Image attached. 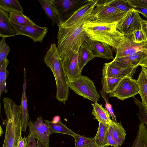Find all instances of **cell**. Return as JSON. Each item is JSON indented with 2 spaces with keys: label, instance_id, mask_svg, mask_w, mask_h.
Returning a JSON list of instances; mask_svg holds the SVG:
<instances>
[{
  "label": "cell",
  "instance_id": "5b68a950",
  "mask_svg": "<svg viewBox=\"0 0 147 147\" xmlns=\"http://www.w3.org/2000/svg\"><path fill=\"white\" fill-rule=\"evenodd\" d=\"M69 88L76 94L94 102L100 98L94 83L88 76L81 75L67 81Z\"/></svg>",
  "mask_w": 147,
  "mask_h": 147
},
{
  "label": "cell",
  "instance_id": "7402d4cb",
  "mask_svg": "<svg viewBox=\"0 0 147 147\" xmlns=\"http://www.w3.org/2000/svg\"><path fill=\"white\" fill-rule=\"evenodd\" d=\"M109 125L102 122H99L98 129L94 137L97 147H106L108 146V136Z\"/></svg>",
  "mask_w": 147,
  "mask_h": 147
},
{
  "label": "cell",
  "instance_id": "ee69618b",
  "mask_svg": "<svg viewBox=\"0 0 147 147\" xmlns=\"http://www.w3.org/2000/svg\"><path fill=\"white\" fill-rule=\"evenodd\" d=\"M139 65L147 69V55L140 62Z\"/></svg>",
  "mask_w": 147,
  "mask_h": 147
},
{
  "label": "cell",
  "instance_id": "5bb4252c",
  "mask_svg": "<svg viewBox=\"0 0 147 147\" xmlns=\"http://www.w3.org/2000/svg\"><path fill=\"white\" fill-rule=\"evenodd\" d=\"M116 50V53L115 58L131 55L140 51L147 50L144 47V42L140 44L134 42L131 36H126Z\"/></svg>",
  "mask_w": 147,
  "mask_h": 147
},
{
  "label": "cell",
  "instance_id": "4dcf8cb0",
  "mask_svg": "<svg viewBox=\"0 0 147 147\" xmlns=\"http://www.w3.org/2000/svg\"><path fill=\"white\" fill-rule=\"evenodd\" d=\"M9 63V61L6 58L0 65V96L3 92H7L6 87V79L9 72L7 70V67Z\"/></svg>",
  "mask_w": 147,
  "mask_h": 147
},
{
  "label": "cell",
  "instance_id": "f6af8a7d",
  "mask_svg": "<svg viewBox=\"0 0 147 147\" xmlns=\"http://www.w3.org/2000/svg\"><path fill=\"white\" fill-rule=\"evenodd\" d=\"M37 147H48L43 144L39 140H37Z\"/></svg>",
  "mask_w": 147,
  "mask_h": 147
},
{
  "label": "cell",
  "instance_id": "d4e9b609",
  "mask_svg": "<svg viewBox=\"0 0 147 147\" xmlns=\"http://www.w3.org/2000/svg\"><path fill=\"white\" fill-rule=\"evenodd\" d=\"M109 125L115 139L118 145L121 146L125 139L126 130L121 121L117 123L111 120Z\"/></svg>",
  "mask_w": 147,
  "mask_h": 147
},
{
  "label": "cell",
  "instance_id": "30bf717a",
  "mask_svg": "<svg viewBox=\"0 0 147 147\" xmlns=\"http://www.w3.org/2000/svg\"><path fill=\"white\" fill-rule=\"evenodd\" d=\"M139 65L127 67L119 65L116 61L113 60L104 64L102 70L104 77L114 78H123L128 76L132 77Z\"/></svg>",
  "mask_w": 147,
  "mask_h": 147
},
{
  "label": "cell",
  "instance_id": "f35d334b",
  "mask_svg": "<svg viewBox=\"0 0 147 147\" xmlns=\"http://www.w3.org/2000/svg\"><path fill=\"white\" fill-rule=\"evenodd\" d=\"M108 146H111L114 147H120L112 134L111 129L109 126L107 139Z\"/></svg>",
  "mask_w": 147,
  "mask_h": 147
},
{
  "label": "cell",
  "instance_id": "cb8c5ba5",
  "mask_svg": "<svg viewBox=\"0 0 147 147\" xmlns=\"http://www.w3.org/2000/svg\"><path fill=\"white\" fill-rule=\"evenodd\" d=\"M92 105L93 108L92 114L98 122L109 124L111 119L108 111L97 102H94Z\"/></svg>",
  "mask_w": 147,
  "mask_h": 147
},
{
  "label": "cell",
  "instance_id": "9c48e42d",
  "mask_svg": "<svg viewBox=\"0 0 147 147\" xmlns=\"http://www.w3.org/2000/svg\"><path fill=\"white\" fill-rule=\"evenodd\" d=\"M139 93L137 80L127 76L119 82L114 90L109 94L110 97H116L123 100Z\"/></svg>",
  "mask_w": 147,
  "mask_h": 147
},
{
  "label": "cell",
  "instance_id": "83f0119b",
  "mask_svg": "<svg viewBox=\"0 0 147 147\" xmlns=\"http://www.w3.org/2000/svg\"><path fill=\"white\" fill-rule=\"evenodd\" d=\"M38 1L47 17L51 20L53 26H54L56 24L58 26L60 23L51 0H38Z\"/></svg>",
  "mask_w": 147,
  "mask_h": 147
},
{
  "label": "cell",
  "instance_id": "ba28073f",
  "mask_svg": "<svg viewBox=\"0 0 147 147\" xmlns=\"http://www.w3.org/2000/svg\"><path fill=\"white\" fill-rule=\"evenodd\" d=\"M142 19L139 13L132 8L117 23V29L126 36H131L135 31L141 29Z\"/></svg>",
  "mask_w": 147,
  "mask_h": 147
},
{
  "label": "cell",
  "instance_id": "44dd1931",
  "mask_svg": "<svg viewBox=\"0 0 147 147\" xmlns=\"http://www.w3.org/2000/svg\"><path fill=\"white\" fill-rule=\"evenodd\" d=\"M94 57L90 46L84 41L78 52V62L81 72L86 65Z\"/></svg>",
  "mask_w": 147,
  "mask_h": 147
},
{
  "label": "cell",
  "instance_id": "1f68e13d",
  "mask_svg": "<svg viewBox=\"0 0 147 147\" xmlns=\"http://www.w3.org/2000/svg\"><path fill=\"white\" fill-rule=\"evenodd\" d=\"M73 137L74 139V147H97L94 138L86 137L76 133Z\"/></svg>",
  "mask_w": 147,
  "mask_h": 147
},
{
  "label": "cell",
  "instance_id": "8d00e7d4",
  "mask_svg": "<svg viewBox=\"0 0 147 147\" xmlns=\"http://www.w3.org/2000/svg\"><path fill=\"white\" fill-rule=\"evenodd\" d=\"M100 94L105 102V108L111 116L112 120L115 122H117L116 117L115 115L112 105L110 103L108 100L107 94L102 92L101 90L100 92Z\"/></svg>",
  "mask_w": 147,
  "mask_h": 147
},
{
  "label": "cell",
  "instance_id": "8fae6325",
  "mask_svg": "<svg viewBox=\"0 0 147 147\" xmlns=\"http://www.w3.org/2000/svg\"><path fill=\"white\" fill-rule=\"evenodd\" d=\"M98 0H88V1L75 11L64 23L59 25L65 28L72 27L91 15Z\"/></svg>",
  "mask_w": 147,
  "mask_h": 147
},
{
  "label": "cell",
  "instance_id": "d6986e66",
  "mask_svg": "<svg viewBox=\"0 0 147 147\" xmlns=\"http://www.w3.org/2000/svg\"><path fill=\"white\" fill-rule=\"evenodd\" d=\"M137 80L141 103L147 111V69L141 67V71Z\"/></svg>",
  "mask_w": 147,
  "mask_h": 147
},
{
  "label": "cell",
  "instance_id": "e0dca14e",
  "mask_svg": "<svg viewBox=\"0 0 147 147\" xmlns=\"http://www.w3.org/2000/svg\"><path fill=\"white\" fill-rule=\"evenodd\" d=\"M18 35L12 26L8 13L0 8V37L5 38Z\"/></svg>",
  "mask_w": 147,
  "mask_h": 147
},
{
  "label": "cell",
  "instance_id": "f1b7e54d",
  "mask_svg": "<svg viewBox=\"0 0 147 147\" xmlns=\"http://www.w3.org/2000/svg\"><path fill=\"white\" fill-rule=\"evenodd\" d=\"M0 8L9 13L13 12L23 11L20 3L17 0H0Z\"/></svg>",
  "mask_w": 147,
  "mask_h": 147
},
{
  "label": "cell",
  "instance_id": "74e56055",
  "mask_svg": "<svg viewBox=\"0 0 147 147\" xmlns=\"http://www.w3.org/2000/svg\"><path fill=\"white\" fill-rule=\"evenodd\" d=\"M131 7H138L147 9V0H126Z\"/></svg>",
  "mask_w": 147,
  "mask_h": 147
},
{
  "label": "cell",
  "instance_id": "9a60e30c",
  "mask_svg": "<svg viewBox=\"0 0 147 147\" xmlns=\"http://www.w3.org/2000/svg\"><path fill=\"white\" fill-rule=\"evenodd\" d=\"M62 61L63 68L68 80L81 75L78 62V53L70 52Z\"/></svg>",
  "mask_w": 147,
  "mask_h": 147
},
{
  "label": "cell",
  "instance_id": "4316f807",
  "mask_svg": "<svg viewBox=\"0 0 147 147\" xmlns=\"http://www.w3.org/2000/svg\"><path fill=\"white\" fill-rule=\"evenodd\" d=\"M9 18L11 22L19 26H32L36 24L28 17L24 15L22 12H11L9 14Z\"/></svg>",
  "mask_w": 147,
  "mask_h": 147
},
{
  "label": "cell",
  "instance_id": "603a6c76",
  "mask_svg": "<svg viewBox=\"0 0 147 147\" xmlns=\"http://www.w3.org/2000/svg\"><path fill=\"white\" fill-rule=\"evenodd\" d=\"M45 123L49 127L51 134L58 133L69 135L73 136L76 134L72 131L63 124L60 119L57 121L44 120Z\"/></svg>",
  "mask_w": 147,
  "mask_h": 147
},
{
  "label": "cell",
  "instance_id": "b9f144b4",
  "mask_svg": "<svg viewBox=\"0 0 147 147\" xmlns=\"http://www.w3.org/2000/svg\"><path fill=\"white\" fill-rule=\"evenodd\" d=\"M134 9L140 13L145 17L147 18V9L138 7H132Z\"/></svg>",
  "mask_w": 147,
  "mask_h": 147
},
{
  "label": "cell",
  "instance_id": "f546056e",
  "mask_svg": "<svg viewBox=\"0 0 147 147\" xmlns=\"http://www.w3.org/2000/svg\"><path fill=\"white\" fill-rule=\"evenodd\" d=\"M123 78H115L103 77L101 81L102 85L101 91L107 94H110L114 90Z\"/></svg>",
  "mask_w": 147,
  "mask_h": 147
},
{
  "label": "cell",
  "instance_id": "484cf974",
  "mask_svg": "<svg viewBox=\"0 0 147 147\" xmlns=\"http://www.w3.org/2000/svg\"><path fill=\"white\" fill-rule=\"evenodd\" d=\"M132 147H147V128L140 122L136 137Z\"/></svg>",
  "mask_w": 147,
  "mask_h": 147
},
{
  "label": "cell",
  "instance_id": "ffe728a7",
  "mask_svg": "<svg viewBox=\"0 0 147 147\" xmlns=\"http://www.w3.org/2000/svg\"><path fill=\"white\" fill-rule=\"evenodd\" d=\"M24 83L21 103L20 105L22 116V131L25 132L28 126L29 114L28 110L27 101L26 95V70L24 69Z\"/></svg>",
  "mask_w": 147,
  "mask_h": 147
},
{
  "label": "cell",
  "instance_id": "bcb514c9",
  "mask_svg": "<svg viewBox=\"0 0 147 147\" xmlns=\"http://www.w3.org/2000/svg\"><path fill=\"white\" fill-rule=\"evenodd\" d=\"M144 46L145 49L147 50V40L144 42Z\"/></svg>",
  "mask_w": 147,
  "mask_h": 147
},
{
  "label": "cell",
  "instance_id": "3957f363",
  "mask_svg": "<svg viewBox=\"0 0 147 147\" xmlns=\"http://www.w3.org/2000/svg\"><path fill=\"white\" fill-rule=\"evenodd\" d=\"M6 117V130L2 147H16L22 136V116L21 106L11 98H3Z\"/></svg>",
  "mask_w": 147,
  "mask_h": 147
},
{
  "label": "cell",
  "instance_id": "60d3db41",
  "mask_svg": "<svg viewBox=\"0 0 147 147\" xmlns=\"http://www.w3.org/2000/svg\"><path fill=\"white\" fill-rule=\"evenodd\" d=\"M141 30L147 38V20L142 19L141 22Z\"/></svg>",
  "mask_w": 147,
  "mask_h": 147
},
{
  "label": "cell",
  "instance_id": "277c9868",
  "mask_svg": "<svg viewBox=\"0 0 147 147\" xmlns=\"http://www.w3.org/2000/svg\"><path fill=\"white\" fill-rule=\"evenodd\" d=\"M47 66L51 70L56 85L55 97L59 102L65 104L69 94L67 79L64 71L61 59L55 43L51 44L44 58Z\"/></svg>",
  "mask_w": 147,
  "mask_h": 147
},
{
  "label": "cell",
  "instance_id": "ac0fdd59",
  "mask_svg": "<svg viewBox=\"0 0 147 147\" xmlns=\"http://www.w3.org/2000/svg\"><path fill=\"white\" fill-rule=\"evenodd\" d=\"M147 55V50L140 51L131 55L114 58L113 60L120 66L127 67L139 65L140 62Z\"/></svg>",
  "mask_w": 147,
  "mask_h": 147
},
{
  "label": "cell",
  "instance_id": "d590c367",
  "mask_svg": "<svg viewBox=\"0 0 147 147\" xmlns=\"http://www.w3.org/2000/svg\"><path fill=\"white\" fill-rule=\"evenodd\" d=\"M133 41L135 43L140 44L147 40V38L141 30L135 31L131 35Z\"/></svg>",
  "mask_w": 147,
  "mask_h": 147
},
{
  "label": "cell",
  "instance_id": "d6a6232c",
  "mask_svg": "<svg viewBox=\"0 0 147 147\" xmlns=\"http://www.w3.org/2000/svg\"><path fill=\"white\" fill-rule=\"evenodd\" d=\"M104 1L107 4L123 12L127 13L132 8L129 5L126 0H106Z\"/></svg>",
  "mask_w": 147,
  "mask_h": 147
},
{
  "label": "cell",
  "instance_id": "ab89813d",
  "mask_svg": "<svg viewBox=\"0 0 147 147\" xmlns=\"http://www.w3.org/2000/svg\"><path fill=\"white\" fill-rule=\"evenodd\" d=\"M35 138L30 132L26 137V147H37V144L35 141Z\"/></svg>",
  "mask_w": 147,
  "mask_h": 147
},
{
  "label": "cell",
  "instance_id": "8992f818",
  "mask_svg": "<svg viewBox=\"0 0 147 147\" xmlns=\"http://www.w3.org/2000/svg\"><path fill=\"white\" fill-rule=\"evenodd\" d=\"M127 13L122 12L115 7L109 5L106 3L104 0H98L91 15L93 18L92 20L111 23L119 22Z\"/></svg>",
  "mask_w": 147,
  "mask_h": 147
},
{
  "label": "cell",
  "instance_id": "6da1fadb",
  "mask_svg": "<svg viewBox=\"0 0 147 147\" xmlns=\"http://www.w3.org/2000/svg\"><path fill=\"white\" fill-rule=\"evenodd\" d=\"M92 20L91 15L72 27L65 28L58 26L57 49L62 61L70 52H78L80 47L87 37L83 30V25L85 22Z\"/></svg>",
  "mask_w": 147,
  "mask_h": 147
},
{
  "label": "cell",
  "instance_id": "4fadbf2b",
  "mask_svg": "<svg viewBox=\"0 0 147 147\" xmlns=\"http://www.w3.org/2000/svg\"><path fill=\"white\" fill-rule=\"evenodd\" d=\"M28 126L29 132L33 134L35 138L49 147V137L51 134L49 127L44 122L42 117H38L34 123L28 121Z\"/></svg>",
  "mask_w": 147,
  "mask_h": 147
},
{
  "label": "cell",
  "instance_id": "e575fe53",
  "mask_svg": "<svg viewBox=\"0 0 147 147\" xmlns=\"http://www.w3.org/2000/svg\"><path fill=\"white\" fill-rule=\"evenodd\" d=\"M5 38H2L0 41V65L7 58L10 51L9 46L5 42Z\"/></svg>",
  "mask_w": 147,
  "mask_h": 147
},
{
  "label": "cell",
  "instance_id": "836d02e7",
  "mask_svg": "<svg viewBox=\"0 0 147 147\" xmlns=\"http://www.w3.org/2000/svg\"><path fill=\"white\" fill-rule=\"evenodd\" d=\"M133 98L134 102L139 109V113L138 115L140 121L145 124L147 128V111L141 102L135 97Z\"/></svg>",
  "mask_w": 147,
  "mask_h": 147
},
{
  "label": "cell",
  "instance_id": "2e32d148",
  "mask_svg": "<svg viewBox=\"0 0 147 147\" xmlns=\"http://www.w3.org/2000/svg\"><path fill=\"white\" fill-rule=\"evenodd\" d=\"M84 42L90 46L95 57H99L108 60H114L113 52L111 47L109 45L100 42L95 41L88 37Z\"/></svg>",
  "mask_w": 147,
  "mask_h": 147
},
{
  "label": "cell",
  "instance_id": "7a4b0ae2",
  "mask_svg": "<svg viewBox=\"0 0 147 147\" xmlns=\"http://www.w3.org/2000/svg\"><path fill=\"white\" fill-rule=\"evenodd\" d=\"M117 23H108L89 20L85 22L83 28L90 39L106 43L116 49L126 36L117 29Z\"/></svg>",
  "mask_w": 147,
  "mask_h": 147
},
{
  "label": "cell",
  "instance_id": "7bdbcfd3",
  "mask_svg": "<svg viewBox=\"0 0 147 147\" xmlns=\"http://www.w3.org/2000/svg\"><path fill=\"white\" fill-rule=\"evenodd\" d=\"M16 147H26V139L25 136L21 137Z\"/></svg>",
  "mask_w": 147,
  "mask_h": 147
},
{
  "label": "cell",
  "instance_id": "7c38bea8",
  "mask_svg": "<svg viewBox=\"0 0 147 147\" xmlns=\"http://www.w3.org/2000/svg\"><path fill=\"white\" fill-rule=\"evenodd\" d=\"M11 22L13 28L16 31L18 35L27 36L32 39L34 42H42L48 30L47 27H40L36 24L32 26H21Z\"/></svg>",
  "mask_w": 147,
  "mask_h": 147
},
{
  "label": "cell",
  "instance_id": "52a82bcc",
  "mask_svg": "<svg viewBox=\"0 0 147 147\" xmlns=\"http://www.w3.org/2000/svg\"><path fill=\"white\" fill-rule=\"evenodd\" d=\"M59 24L68 19L88 0H51Z\"/></svg>",
  "mask_w": 147,
  "mask_h": 147
}]
</instances>
